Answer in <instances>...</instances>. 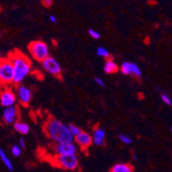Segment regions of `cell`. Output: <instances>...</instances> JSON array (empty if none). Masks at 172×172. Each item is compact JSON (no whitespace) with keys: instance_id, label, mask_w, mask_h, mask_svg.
<instances>
[{"instance_id":"cell-1","label":"cell","mask_w":172,"mask_h":172,"mask_svg":"<svg viewBox=\"0 0 172 172\" xmlns=\"http://www.w3.org/2000/svg\"><path fill=\"white\" fill-rule=\"evenodd\" d=\"M44 129L46 135L55 143L74 142L75 137L69 132L68 127L56 118L46 121Z\"/></svg>"},{"instance_id":"cell-2","label":"cell","mask_w":172,"mask_h":172,"mask_svg":"<svg viewBox=\"0 0 172 172\" xmlns=\"http://www.w3.org/2000/svg\"><path fill=\"white\" fill-rule=\"evenodd\" d=\"M14 67V81L13 84L18 85L22 83L24 79L29 75L32 69V63L30 59L19 51L10 52L9 56Z\"/></svg>"},{"instance_id":"cell-3","label":"cell","mask_w":172,"mask_h":172,"mask_svg":"<svg viewBox=\"0 0 172 172\" xmlns=\"http://www.w3.org/2000/svg\"><path fill=\"white\" fill-rule=\"evenodd\" d=\"M28 52L36 61L42 63L50 57V50L47 44L41 40H34L30 43L28 46Z\"/></svg>"},{"instance_id":"cell-4","label":"cell","mask_w":172,"mask_h":172,"mask_svg":"<svg viewBox=\"0 0 172 172\" xmlns=\"http://www.w3.org/2000/svg\"><path fill=\"white\" fill-rule=\"evenodd\" d=\"M53 164L65 170H75L78 168L79 159L76 154L55 156Z\"/></svg>"},{"instance_id":"cell-5","label":"cell","mask_w":172,"mask_h":172,"mask_svg":"<svg viewBox=\"0 0 172 172\" xmlns=\"http://www.w3.org/2000/svg\"><path fill=\"white\" fill-rule=\"evenodd\" d=\"M14 67L9 58L0 62V84L10 85L14 81Z\"/></svg>"},{"instance_id":"cell-6","label":"cell","mask_w":172,"mask_h":172,"mask_svg":"<svg viewBox=\"0 0 172 172\" xmlns=\"http://www.w3.org/2000/svg\"><path fill=\"white\" fill-rule=\"evenodd\" d=\"M43 68L47 73L51 74L55 77L60 78L62 75V67L57 60L52 57H49L46 60H44L42 63Z\"/></svg>"},{"instance_id":"cell-7","label":"cell","mask_w":172,"mask_h":172,"mask_svg":"<svg viewBox=\"0 0 172 172\" xmlns=\"http://www.w3.org/2000/svg\"><path fill=\"white\" fill-rule=\"evenodd\" d=\"M53 150L55 152L56 156L71 155V154H76L77 147L74 142H61L55 143Z\"/></svg>"},{"instance_id":"cell-8","label":"cell","mask_w":172,"mask_h":172,"mask_svg":"<svg viewBox=\"0 0 172 172\" xmlns=\"http://www.w3.org/2000/svg\"><path fill=\"white\" fill-rule=\"evenodd\" d=\"M16 94L11 89L6 88L0 93V104L4 108L15 106L16 102Z\"/></svg>"},{"instance_id":"cell-9","label":"cell","mask_w":172,"mask_h":172,"mask_svg":"<svg viewBox=\"0 0 172 172\" xmlns=\"http://www.w3.org/2000/svg\"><path fill=\"white\" fill-rule=\"evenodd\" d=\"M16 97L18 98L21 104L24 106H28L32 100V92L26 86L19 85L16 88Z\"/></svg>"},{"instance_id":"cell-10","label":"cell","mask_w":172,"mask_h":172,"mask_svg":"<svg viewBox=\"0 0 172 172\" xmlns=\"http://www.w3.org/2000/svg\"><path fill=\"white\" fill-rule=\"evenodd\" d=\"M120 71L122 72L123 75H132L138 78L141 77L142 75L140 67L134 63L124 62L120 66Z\"/></svg>"},{"instance_id":"cell-11","label":"cell","mask_w":172,"mask_h":172,"mask_svg":"<svg viewBox=\"0 0 172 172\" xmlns=\"http://www.w3.org/2000/svg\"><path fill=\"white\" fill-rule=\"evenodd\" d=\"M18 110L16 106L4 108L3 112V120L6 124H14L17 122Z\"/></svg>"},{"instance_id":"cell-12","label":"cell","mask_w":172,"mask_h":172,"mask_svg":"<svg viewBox=\"0 0 172 172\" xmlns=\"http://www.w3.org/2000/svg\"><path fill=\"white\" fill-rule=\"evenodd\" d=\"M74 141L82 149H87L93 144V136L90 134L82 131L77 136L75 137Z\"/></svg>"},{"instance_id":"cell-13","label":"cell","mask_w":172,"mask_h":172,"mask_svg":"<svg viewBox=\"0 0 172 172\" xmlns=\"http://www.w3.org/2000/svg\"><path fill=\"white\" fill-rule=\"evenodd\" d=\"M93 144L97 146H104L105 143V131L101 128L95 129L93 134Z\"/></svg>"},{"instance_id":"cell-14","label":"cell","mask_w":172,"mask_h":172,"mask_svg":"<svg viewBox=\"0 0 172 172\" xmlns=\"http://www.w3.org/2000/svg\"><path fill=\"white\" fill-rule=\"evenodd\" d=\"M118 70H120V67L112 58L105 60L104 64V71L106 74H115Z\"/></svg>"},{"instance_id":"cell-15","label":"cell","mask_w":172,"mask_h":172,"mask_svg":"<svg viewBox=\"0 0 172 172\" xmlns=\"http://www.w3.org/2000/svg\"><path fill=\"white\" fill-rule=\"evenodd\" d=\"M133 166L129 164L118 163L111 167L110 172H133Z\"/></svg>"},{"instance_id":"cell-16","label":"cell","mask_w":172,"mask_h":172,"mask_svg":"<svg viewBox=\"0 0 172 172\" xmlns=\"http://www.w3.org/2000/svg\"><path fill=\"white\" fill-rule=\"evenodd\" d=\"M14 129L21 134H28L30 131L29 125L26 123H23L22 121H17L14 124Z\"/></svg>"},{"instance_id":"cell-17","label":"cell","mask_w":172,"mask_h":172,"mask_svg":"<svg viewBox=\"0 0 172 172\" xmlns=\"http://www.w3.org/2000/svg\"><path fill=\"white\" fill-rule=\"evenodd\" d=\"M0 159L3 161L4 165L6 166L7 169H9V170H11V171L13 170V164H12V163L10 160V159L7 157L6 153H4V151L2 148H0Z\"/></svg>"},{"instance_id":"cell-18","label":"cell","mask_w":172,"mask_h":172,"mask_svg":"<svg viewBox=\"0 0 172 172\" xmlns=\"http://www.w3.org/2000/svg\"><path fill=\"white\" fill-rule=\"evenodd\" d=\"M96 53H97V55L99 56V57H101V58H105L106 60L111 58L110 52H109L106 48H104V46H99L97 48V50H96Z\"/></svg>"},{"instance_id":"cell-19","label":"cell","mask_w":172,"mask_h":172,"mask_svg":"<svg viewBox=\"0 0 172 172\" xmlns=\"http://www.w3.org/2000/svg\"><path fill=\"white\" fill-rule=\"evenodd\" d=\"M68 129H69V132L71 133V134L74 137L77 136L79 134H81L82 132V130L80 129V127H78L77 125H75V124H70L68 125Z\"/></svg>"},{"instance_id":"cell-20","label":"cell","mask_w":172,"mask_h":172,"mask_svg":"<svg viewBox=\"0 0 172 172\" xmlns=\"http://www.w3.org/2000/svg\"><path fill=\"white\" fill-rule=\"evenodd\" d=\"M119 140H120L123 143H124V144H126V145H130L131 143L133 142L131 137L129 136V135H127V134H119Z\"/></svg>"},{"instance_id":"cell-21","label":"cell","mask_w":172,"mask_h":172,"mask_svg":"<svg viewBox=\"0 0 172 172\" xmlns=\"http://www.w3.org/2000/svg\"><path fill=\"white\" fill-rule=\"evenodd\" d=\"M11 153L14 157H19L22 153V148L20 147L19 145H14L11 147Z\"/></svg>"},{"instance_id":"cell-22","label":"cell","mask_w":172,"mask_h":172,"mask_svg":"<svg viewBox=\"0 0 172 172\" xmlns=\"http://www.w3.org/2000/svg\"><path fill=\"white\" fill-rule=\"evenodd\" d=\"M161 99L164 103V104H168V105H172V98H170L166 94H161Z\"/></svg>"},{"instance_id":"cell-23","label":"cell","mask_w":172,"mask_h":172,"mask_svg":"<svg viewBox=\"0 0 172 172\" xmlns=\"http://www.w3.org/2000/svg\"><path fill=\"white\" fill-rule=\"evenodd\" d=\"M88 34L90 35V37L91 38H93V39H99V38H100V33L98 32V31H96V30L94 29H88Z\"/></svg>"},{"instance_id":"cell-24","label":"cell","mask_w":172,"mask_h":172,"mask_svg":"<svg viewBox=\"0 0 172 172\" xmlns=\"http://www.w3.org/2000/svg\"><path fill=\"white\" fill-rule=\"evenodd\" d=\"M94 81H95V83H96V84L99 85V86L101 87V88H104V86H105L104 81H103L101 78H99V77H95V78H94Z\"/></svg>"},{"instance_id":"cell-25","label":"cell","mask_w":172,"mask_h":172,"mask_svg":"<svg viewBox=\"0 0 172 172\" xmlns=\"http://www.w3.org/2000/svg\"><path fill=\"white\" fill-rule=\"evenodd\" d=\"M42 4L43 6L46 7V8H50L53 4V1L52 0H43Z\"/></svg>"},{"instance_id":"cell-26","label":"cell","mask_w":172,"mask_h":172,"mask_svg":"<svg viewBox=\"0 0 172 172\" xmlns=\"http://www.w3.org/2000/svg\"><path fill=\"white\" fill-rule=\"evenodd\" d=\"M18 145H19L21 148H25V146H26V141H25V140L23 138H21L19 140V142H18Z\"/></svg>"},{"instance_id":"cell-27","label":"cell","mask_w":172,"mask_h":172,"mask_svg":"<svg viewBox=\"0 0 172 172\" xmlns=\"http://www.w3.org/2000/svg\"><path fill=\"white\" fill-rule=\"evenodd\" d=\"M49 20H50V22L53 23V24H56V23H58V18H57L54 15H51V16H49Z\"/></svg>"},{"instance_id":"cell-28","label":"cell","mask_w":172,"mask_h":172,"mask_svg":"<svg viewBox=\"0 0 172 172\" xmlns=\"http://www.w3.org/2000/svg\"><path fill=\"white\" fill-rule=\"evenodd\" d=\"M133 159L134 160H137V159H138V156H137V154H134Z\"/></svg>"},{"instance_id":"cell-29","label":"cell","mask_w":172,"mask_h":172,"mask_svg":"<svg viewBox=\"0 0 172 172\" xmlns=\"http://www.w3.org/2000/svg\"><path fill=\"white\" fill-rule=\"evenodd\" d=\"M3 60V57H2V54H1V52H0V62Z\"/></svg>"},{"instance_id":"cell-30","label":"cell","mask_w":172,"mask_h":172,"mask_svg":"<svg viewBox=\"0 0 172 172\" xmlns=\"http://www.w3.org/2000/svg\"><path fill=\"white\" fill-rule=\"evenodd\" d=\"M170 132H171V134H172V127H171V129H170Z\"/></svg>"}]
</instances>
